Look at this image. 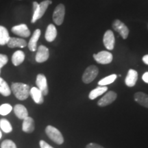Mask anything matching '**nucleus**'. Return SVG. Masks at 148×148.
Masks as SVG:
<instances>
[{
	"label": "nucleus",
	"instance_id": "obj_10",
	"mask_svg": "<svg viewBox=\"0 0 148 148\" xmlns=\"http://www.w3.org/2000/svg\"><path fill=\"white\" fill-rule=\"evenodd\" d=\"M49 52L47 47L44 45H40L38 48L36 55V61L37 62H44L47 61L49 58Z\"/></svg>",
	"mask_w": 148,
	"mask_h": 148
},
{
	"label": "nucleus",
	"instance_id": "obj_1",
	"mask_svg": "<svg viewBox=\"0 0 148 148\" xmlns=\"http://www.w3.org/2000/svg\"><path fill=\"white\" fill-rule=\"evenodd\" d=\"M11 90L15 97L19 100H25L29 95V86L26 84L21 82L12 83Z\"/></svg>",
	"mask_w": 148,
	"mask_h": 148
},
{
	"label": "nucleus",
	"instance_id": "obj_21",
	"mask_svg": "<svg viewBox=\"0 0 148 148\" xmlns=\"http://www.w3.org/2000/svg\"><path fill=\"white\" fill-rule=\"evenodd\" d=\"M24 60H25V53L21 50L15 51L12 56V62L14 66L20 65Z\"/></svg>",
	"mask_w": 148,
	"mask_h": 148
},
{
	"label": "nucleus",
	"instance_id": "obj_6",
	"mask_svg": "<svg viewBox=\"0 0 148 148\" xmlns=\"http://www.w3.org/2000/svg\"><path fill=\"white\" fill-rule=\"evenodd\" d=\"M112 27L116 32H119L123 39H126L129 35V29L123 22L119 19L114 20L112 23Z\"/></svg>",
	"mask_w": 148,
	"mask_h": 148
},
{
	"label": "nucleus",
	"instance_id": "obj_32",
	"mask_svg": "<svg viewBox=\"0 0 148 148\" xmlns=\"http://www.w3.org/2000/svg\"><path fill=\"white\" fill-rule=\"evenodd\" d=\"M86 148H104V147H102V146L98 145V144H97V143H90L86 145Z\"/></svg>",
	"mask_w": 148,
	"mask_h": 148
},
{
	"label": "nucleus",
	"instance_id": "obj_29",
	"mask_svg": "<svg viewBox=\"0 0 148 148\" xmlns=\"http://www.w3.org/2000/svg\"><path fill=\"white\" fill-rule=\"evenodd\" d=\"M1 148H16V146L12 140L7 139L1 143Z\"/></svg>",
	"mask_w": 148,
	"mask_h": 148
},
{
	"label": "nucleus",
	"instance_id": "obj_27",
	"mask_svg": "<svg viewBox=\"0 0 148 148\" xmlns=\"http://www.w3.org/2000/svg\"><path fill=\"white\" fill-rule=\"evenodd\" d=\"M38 16H39V3L34 1L33 2V16L31 22L32 23H35L38 19Z\"/></svg>",
	"mask_w": 148,
	"mask_h": 148
},
{
	"label": "nucleus",
	"instance_id": "obj_23",
	"mask_svg": "<svg viewBox=\"0 0 148 148\" xmlns=\"http://www.w3.org/2000/svg\"><path fill=\"white\" fill-rule=\"evenodd\" d=\"M0 93L1 95L7 97L11 94V90L8 83L1 77H0Z\"/></svg>",
	"mask_w": 148,
	"mask_h": 148
},
{
	"label": "nucleus",
	"instance_id": "obj_14",
	"mask_svg": "<svg viewBox=\"0 0 148 148\" xmlns=\"http://www.w3.org/2000/svg\"><path fill=\"white\" fill-rule=\"evenodd\" d=\"M29 95H31L32 99L35 103L38 104H41L43 103L44 98L42 92L37 87H32L29 90Z\"/></svg>",
	"mask_w": 148,
	"mask_h": 148
},
{
	"label": "nucleus",
	"instance_id": "obj_22",
	"mask_svg": "<svg viewBox=\"0 0 148 148\" xmlns=\"http://www.w3.org/2000/svg\"><path fill=\"white\" fill-rule=\"evenodd\" d=\"M10 38L8 29L2 25H0V45H4L8 43Z\"/></svg>",
	"mask_w": 148,
	"mask_h": 148
},
{
	"label": "nucleus",
	"instance_id": "obj_34",
	"mask_svg": "<svg viewBox=\"0 0 148 148\" xmlns=\"http://www.w3.org/2000/svg\"><path fill=\"white\" fill-rule=\"evenodd\" d=\"M143 61L144 63L148 65V54L144 56L143 57Z\"/></svg>",
	"mask_w": 148,
	"mask_h": 148
},
{
	"label": "nucleus",
	"instance_id": "obj_19",
	"mask_svg": "<svg viewBox=\"0 0 148 148\" xmlns=\"http://www.w3.org/2000/svg\"><path fill=\"white\" fill-rule=\"evenodd\" d=\"M57 36V29L56 28L55 25L53 24H49L48 25L45 32V39L48 42H52L55 40Z\"/></svg>",
	"mask_w": 148,
	"mask_h": 148
},
{
	"label": "nucleus",
	"instance_id": "obj_26",
	"mask_svg": "<svg viewBox=\"0 0 148 148\" xmlns=\"http://www.w3.org/2000/svg\"><path fill=\"white\" fill-rule=\"evenodd\" d=\"M51 3H52V1H50V0H45V1H42L41 3H39V16H38V19L44 15L48 6Z\"/></svg>",
	"mask_w": 148,
	"mask_h": 148
},
{
	"label": "nucleus",
	"instance_id": "obj_20",
	"mask_svg": "<svg viewBox=\"0 0 148 148\" xmlns=\"http://www.w3.org/2000/svg\"><path fill=\"white\" fill-rule=\"evenodd\" d=\"M107 90H108V87L106 86H99L90 92L88 97L90 99H95V98L106 92Z\"/></svg>",
	"mask_w": 148,
	"mask_h": 148
},
{
	"label": "nucleus",
	"instance_id": "obj_31",
	"mask_svg": "<svg viewBox=\"0 0 148 148\" xmlns=\"http://www.w3.org/2000/svg\"><path fill=\"white\" fill-rule=\"evenodd\" d=\"M40 147V148H53V147H51L50 145H49L47 143H46L45 140H40L39 143Z\"/></svg>",
	"mask_w": 148,
	"mask_h": 148
},
{
	"label": "nucleus",
	"instance_id": "obj_4",
	"mask_svg": "<svg viewBox=\"0 0 148 148\" xmlns=\"http://www.w3.org/2000/svg\"><path fill=\"white\" fill-rule=\"evenodd\" d=\"M64 14H65V7L63 4L60 3L57 5L53 13V20L56 25H60L63 23Z\"/></svg>",
	"mask_w": 148,
	"mask_h": 148
},
{
	"label": "nucleus",
	"instance_id": "obj_24",
	"mask_svg": "<svg viewBox=\"0 0 148 148\" xmlns=\"http://www.w3.org/2000/svg\"><path fill=\"white\" fill-rule=\"evenodd\" d=\"M116 77L117 76H116V74H112V75H108V76L99 80V82H98V84H99V86H107V85L113 83L116 79Z\"/></svg>",
	"mask_w": 148,
	"mask_h": 148
},
{
	"label": "nucleus",
	"instance_id": "obj_8",
	"mask_svg": "<svg viewBox=\"0 0 148 148\" xmlns=\"http://www.w3.org/2000/svg\"><path fill=\"white\" fill-rule=\"evenodd\" d=\"M103 45L108 50H112L114 47L115 38L113 32L111 30H107L103 35Z\"/></svg>",
	"mask_w": 148,
	"mask_h": 148
},
{
	"label": "nucleus",
	"instance_id": "obj_7",
	"mask_svg": "<svg viewBox=\"0 0 148 148\" xmlns=\"http://www.w3.org/2000/svg\"><path fill=\"white\" fill-rule=\"evenodd\" d=\"M36 84L37 88L42 92L43 96L47 95L48 92H49V89H48L47 79H46L45 75H43V74H38L36 77Z\"/></svg>",
	"mask_w": 148,
	"mask_h": 148
},
{
	"label": "nucleus",
	"instance_id": "obj_5",
	"mask_svg": "<svg viewBox=\"0 0 148 148\" xmlns=\"http://www.w3.org/2000/svg\"><path fill=\"white\" fill-rule=\"evenodd\" d=\"M93 58L99 64H107L112 61V54L108 51H101L99 53L93 54Z\"/></svg>",
	"mask_w": 148,
	"mask_h": 148
},
{
	"label": "nucleus",
	"instance_id": "obj_13",
	"mask_svg": "<svg viewBox=\"0 0 148 148\" xmlns=\"http://www.w3.org/2000/svg\"><path fill=\"white\" fill-rule=\"evenodd\" d=\"M8 47L14 48V47H25L27 46L26 40L23 38H15V37H10L8 43H7Z\"/></svg>",
	"mask_w": 148,
	"mask_h": 148
},
{
	"label": "nucleus",
	"instance_id": "obj_36",
	"mask_svg": "<svg viewBox=\"0 0 148 148\" xmlns=\"http://www.w3.org/2000/svg\"><path fill=\"white\" fill-rule=\"evenodd\" d=\"M0 75H1V69H0Z\"/></svg>",
	"mask_w": 148,
	"mask_h": 148
},
{
	"label": "nucleus",
	"instance_id": "obj_11",
	"mask_svg": "<svg viewBox=\"0 0 148 148\" xmlns=\"http://www.w3.org/2000/svg\"><path fill=\"white\" fill-rule=\"evenodd\" d=\"M11 30L14 34L23 37V38H27L31 34L30 31L25 24H20V25H15V26L12 27Z\"/></svg>",
	"mask_w": 148,
	"mask_h": 148
},
{
	"label": "nucleus",
	"instance_id": "obj_33",
	"mask_svg": "<svg viewBox=\"0 0 148 148\" xmlns=\"http://www.w3.org/2000/svg\"><path fill=\"white\" fill-rule=\"evenodd\" d=\"M142 79H143L144 82L148 84V72H145V73L143 74V76H142Z\"/></svg>",
	"mask_w": 148,
	"mask_h": 148
},
{
	"label": "nucleus",
	"instance_id": "obj_15",
	"mask_svg": "<svg viewBox=\"0 0 148 148\" xmlns=\"http://www.w3.org/2000/svg\"><path fill=\"white\" fill-rule=\"evenodd\" d=\"M34 121L30 116H27L23 119L22 124V130L26 133H32L34 130Z\"/></svg>",
	"mask_w": 148,
	"mask_h": 148
},
{
	"label": "nucleus",
	"instance_id": "obj_3",
	"mask_svg": "<svg viewBox=\"0 0 148 148\" xmlns=\"http://www.w3.org/2000/svg\"><path fill=\"white\" fill-rule=\"evenodd\" d=\"M99 73V69L95 65H90L88 66L85 70L82 75V81L85 84H89L97 77Z\"/></svg>",
	"mask_w": 148,
	"mask_h": 148
},
{
	"label": "nucleus",
	"instance_id": "obj_25",
	"mask_svg": "<svg viewBox=\"0 0 148 148\" xmlns=\"http://www.w3.org/2000/svg\"><path fill=\"white\" fill-rule=\"evenodd\" d=\"M0 128L5 133H10L12 130V127L10 123L5 119L0 120Z\"/></svg>",
	"mask_w": 148,
	"mask_h": 148
},
{
	"label": "nucleus",
	"instance_id": "obj_35",
	"mask_svg": "<svg viewBox=\"0 0 148 148\" xmlns=\"http://www.w3.org/2000/svg\"><path fill=\"white\" fill-rule=\"evenodd\" d=\"M1 136H2V134H1V132L0 131V138H1Z\"/></svg>",
	"mask_w": 148,
	"mask_h": 148
},
{
	"label": "nucleus",
	"instance_id": "obj_16",
	"mask_svg": "<svg viewBox=\"0 0 148 148\" xmlns=\"http://www.w3.org/2000/svg\"><path fill=\"white\" fill-rule=\"evenodd\" d=\"M40 30L39 29H36L33 33L32 38H30L28 42V48L31 51H35L37 49V41L39 39L40 36Z\"/></svg>",
	"mask_w": 148,
	"mask_h": 148
},
{
	"label": "nucleus",
	"instance_id": "obj_9",
	"mask_svg": "<svg viewBox=\"0 0 148 148\" xmlns=\"http://www.w3.org/2000/svg\"><path fill=\"white\" fill-rule=\"evenodd\" d=\"M116 97H117V95H116L115 92L109 91L97 101L98 106L101 107L108 106V105L110 104L111 103H112L115 100Z\"/></svg>",
	"mask_w": 148,
	"mask_h": 148
},
{
	"label": "nucleus",
	"instance_id": "obj_18",
	"mask_svg": "<svg viewBox=\"0 0 148 148\" xmlns=\"http://www.w3.org/2000/svg\"><path fill=\"white\" fill-rule=\"evenodd\" d=\"M134 97L138 103L148 108V95L143 92H137L134 94Z\"/></svg>",
	"mask_w": 148,
	"mask_h": 148
},
{
	"label": "nucleus",
	"instance_id": "obj_2",
	"mask_svg": "<svg viewBox=\"0 0 148 148\" xmlns=\"http://www.w3.org/2000/svg\"><path fill=\"white\" fill-rule=\"evenodd\" d=\"M45 132L48 137L58 145H61L64 143L63 136L56 127L52 125H47L45 128Z\"/></svg>",
	"mask_w": 148,
	"mask_h": 148
},
{
	"label": "nucleus",
	"instance_id": "obj_17",
	"mask_svg": "<svg viewBox=\"0 0 148 148\" xmlns=\"http://www.w3.org/2000/svg\"><path fill=\"white\" fill-rule=\"evenodd\" d=\"M14 114L17 116L18 119H24L28 116V112L27 110L23 105L22 104H16L14 106L13 109Z\"/></svg>",
	"mask_w": 148,
	"mask_h": 148
},
{
	"label": "nucleus",
	"instance_id": "obj_12",
	"mask_svg": "<svg viewBox=\"0 0 148 148\" xmlns=\"http://www.w3.org/2000/svg\"><path fill=\"white\" fill-rule=\"evenodd\" d=\"M138 79L137 71L134 69H130L127 72V76L125 77V83L129 87H132L136 84Z\"/></svg>",
	"mask_w": 148,
	"mask_h": 148
},
{
	"label": "nucleus",
	"instance_id": "obj_30",
	"mask_svg": "<svg viewBox=\"0 0 148 148\" xmlns=\"http://www.w3.org/2000/svg\"><path fill=\"white\" fill-rule=\"evenodd\" d=\"M8 58L6 55L0 53V69H1V68H2L3 66H4L7 62H8Z\"/></svg>",
	"mask_w": 148,
	"mask_h": 148
},
{
	"label": "nucleus",
	"instance_id": "obj_28",
	"mask_svg": "<svg viewBox=\"0 0 148 148\" xmlns=\"http://www.w3.org/2000/svg\"><path fill=\"white\" fill-rule=\"evenodd\" d=\"M12 110V107L9 103H3L0 106V114L5 116L8 114Z\"/></svg>",
	"mask_w": 148,
	"mask_h": 148
}]
</instances>
